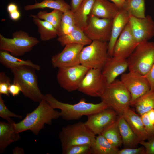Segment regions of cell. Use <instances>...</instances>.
<instances>
[{
  "mask_svg": "<svg viewBox=\"0 0 154 154\" xmlns=\"http://www.w3.org/2000/svg\"><path fill=\"white\" fill-rule=\"evenodd\" d=\"M60 117V112L55 110L45 99L32 112L27 114L20 122L15 124V129L20 133L30 130L37 135L44 127V125H51L52 120Z\"/></svg>",
  "mask_w": 154,
  "mask_h": 154,
  "instance_id": "6da1fadb",
  "label": "cell"
},
{
  "mask_svg": "<svg viewBox=\"0 0 154 154\" xmlns=\"http://www.w3.org/2000/svg\"><path fill=\"white\" fill-rule=\"evenodd\" d=\"M44 95L45 99L53 108L61 110L60 117L67 121L77 120L84 116H87L108 107L102 101L95 104L87 102L85 99L82 98L77 103L70 104L59 101L50 93H46Z\"/></svg>",
  "mask_w": 154,
  "mask_h": 154,
  "instance_id": "7a4b0ae2",
  "label": "cell"
},
{
  "mask_svg": "<svg viewBox=\"0 0 154 154\" xmlns=\"http://www.w3.org/2000/svg\"><path fill=\"white\" fill-rule=\"evenodd\" d=\"M101 101L115 110L119 116L131 106L130 94L120 80L116 79L107 84L100 97Z\"/></svg>",
  "mask_w": 154,
  "mask_h": 154,
  "instance_id": "3957f363",
  "label": "cell"
},
{
  "mask_svg": "<svg viewBox=\"0 0 154 154\" xmlns=\"http://www.w3.org/2000/svg\"><path fill=\"white\" fill-rule=\"evenodd\" d=\"M34 70L27 66L11 69L13 76V81L20 85L24 96L35 102L39 103L45 99V97L39 89Z\"/></svg>",
  "mask_w": 154,
  "mask_h": 154,
  "instance_id": "277c9868",
  "label": "cell"
},
{
  "mask_svg": "<svg viewBox=\"0 0 154 154\" xmlns=\"http://www.w3.org/2000/svg\"><path fill=\"white\" fill-rule=\"evenodd\" d=\"M59 137L62 150L77 145L88 144L92 146L96 137L85 123L81 121L62 127Z\"/></svg>",
  "mask_w": 154,
  "mask_h": 154,
  "instance_id": "5b68a950",
  "label": "cell"
},
{
  "mask_svg": "<svg viewBox=\"0 0 154 154\" xmlns=\"http://www.w3.org/2000/svg\"><path fill=\"white\" fill-rule=\"evenodd\" d=\"M127 60L129 71L145 76L154 63V42L147 41L139 43Z\"/></svg>",
  "mask_w": 154,
  "mask_h": 154,
  "instance_id": "8992f818",
  "label": "cell"
},
{
  "mask_svg": "<svg viewBox=\"0 0 154 154\" xmlns=\"http://www.w3.org/2000/svg\"><path fill=\"white\" fill-rule=\"evenodd\" d=\"M39 42L37 39L21 30L12 34L11 38L0 34V50L10 52L12 55L21 56L31 50Z\"/></svg>",
  "mask_w": 154,
  "mask_h": 154,
  "instance_id": "52a82bcc",
  "label": "cell"
},
{
  "mask_svg": "<svg viewBox=\"0 0 154 154\" xmlns=\"http://www.w3.org/2000/svg\"><path fill=\"white\" fill-rule=\"evenodd\" d=\"M108 42L92 41L83 47L80 55V64L89 68L102 69L108 58Z\"/></svg>",
  "mask_w": 154,
  "mask_h": 154,
  "instance_id": "ba28073f",
  "label": "cell"
},
{
  "mask_svg": "<svg viewBox=\"0 0 154 154\" xmlns=\"http://www.w3.org/2000/svg\"><path fill=\"white\" fill-rule=\"evenodd\" d=\"M107 84L101 69L89 68L81 81L78 90L89 96L100 97Z\"/></svg>",
  "mask_w": 154,
  "mask_h": 154,
  "instance_id": "9c48e42d",
  "label": "cell"
},
{
  "mask_svg": "<svg viewBox=\"0 0 154 154\" xmlns=\"http://www.w3.org/2000/svg\"><path fill=\"white\" fill-rule=\"evenodd\" d=\"M89 68L81 64L59 68L56 76L60 87L69 92L78 90L79 84Z\"/></svg>",
  "mask_w": 154,
  "mask_h": 154,
  "instance_id": "30bf717a",
  "label": "cell"
},
{
  "mask_svg": "<svg viewBox=\"0 0 154 154\" xmlns=\"http://www.w3.org/2000/svg\"><path fill=\"white\" fill-rule=\"evenodd\" d=\"M113 19L100 18L90 14L83 31L92 41L108 42L111 37Z\"/></svg>",
  "mask_w": 154,
  "mask_h": 154,
  "instance_id": "8fae6325",
  "label": "cell"
},
{
  "mask_svg": "<svg viewBox=\"0 0 154 154\" xmlns=\"http://www.w3.org/2000/svg\"><path fill=\"white\" fill-rule=\"evenodd\" d=\"M120 80L130 92L131 106L139 97L150 90L149 83L145 76L137 72L129 71L121 74Z\"/></svg>",
  "mask_w": 154,
  "mask_h": 154,
  "instance_id": "7c38bea8",
  "label": "cell"
},
{
  "mask_svg": "<svg viewBox=\"0 0 154 154\" xmlns=\"http://www.w3.org/2000/svg\"><path fill=\"white\" fill-rule=\"evenodd\" d=\"M87 117V119L84 123L96 135L101 134L106 127L116 121L119 116L115 110L108 107Z\"/></svg>",
  "mask_w": 154,
  "mask_h": 154,
  "instance_id": "4fadbf2b",
  "label": "cell"
},
{
  "mask_svg": "<svg viewBox=\"0 0 154 154\" xmlns=\"http://www.w3.org/2000/svg\"><path fill=\"white\" fill-rule=\"evenodd\" d=\"M129 24L133 36L138 43L148 41L154 36V21L149 15L143 18L130 15Z\"/></svg>",
  "mask_w": 154,
  "mask_h": 154,
  "instance_id": "5bb4252c",
  "label": "cell"
},
{
  "mask_svg": "<svg viewBox=\"0 0 154 154\" xmlns=\"http://www.w3.org/2000/svg\"><path fill=\"white\" fill-rule=\"evenodd\" d=\"M84 47V45L78 44L66 45L62 52L52 57L53 67L59 68L80 64V55Z\"/></svg>",
  "mask_w": 154,
  "mask_h": 154,
  "instance_id": "9a60e30c",
  "label": "cell"
},
{
  "mask_svg": "<svg viewBox=\"0 0 154 154\" xmlns=\"http://www.w3.org/2000/svg\"><path fill=\"white\" fill-rule=\"evenodd\" d=\"M138 44L133 36L128 23L115 45L112 56L127 59Z\"/></svg>",
  "mask_w": 154,
  "mask_h": 154,
  "instance_id": "2e32d148",
  "label": "cell"
},
{
  "mask_svg": "<svg viewBox=\"0 0 154 154\" xmlns=\"http://www.w3.org/2000/svg\"><path fill=\"white\" fill-rule=\"evenodd\" d=\"M128 68L127 59L110 56L102 69V74L107 84L114 80Z\"/></svg>",
  "mask_w": 154,
  "mask_h": 154,
  "instance_id": "e0dca14e",
  "label": "cell"
},
{
  "mask_svg": "<svg viewBox=\"0 0 154 154\" xmlns=\"http://www.w3.org/2000/svg\"><path fill=\"white\" fill-rule=\"evenodd\" d=\"M130 15L123 9H120L113 19L111 36L108 42V53L112 56L115 45L119 36L129 23Z\"/></svg>",
  "mask_w": 154,
  "mask_h": 154,
  "instance_id": "ac0fdd59",
  "label": "cell"
},
{
  "mask_svg": "<svg viewBox=\"0 0 154 154\" xmlns=\"http://www.w3.org/2000/svg\"><path fill=\"white\" fill-rule=\"evenodd\" d=\"M15 123L0 121V154L4 153L9 145L20 138L19 133L15 129Z\"/></svg>",
  "mask_w": 154,
  "mask_h": 154,
  "instance_id": "d6986e66",
  "label": "cell"
},
{
  "mask_svg": "<svg viewBox=\"0 0 154 154\" xmlns=\"http://www.w3.org/2000/svg\"><path fill=\"white\" fill-rule=\"evenodd\" d=\"M122 116L140 141L147 139L148 135L145 130L140 115L137 114L130 107L124 111Z\"/></svg>",
  "mask_w": 154,
  "mask_h": 154,
  "instance_id": "ffe728a7",
  "label": "cell"
},
{
  "mask_svg": "<svg viewBox=\"0 0 154 154\" xmlns=\"http://www.w3.org/2000/svg\"><path fill=\"white\" fill-rule=\"evenodd\" d=\"M120 9L108 0H95L90 14L100 18L113 19Z\"/></svg>",
  "mask_w": 154,
  "mask_h": 154,
  "instance_id": "44dd1931",
  "label": "cell"
},
{
  "mask_svg": "<svg viewBox=\"0 0 154 154\" xmlns=\"http://www.w3.org/2000/svg\"><path fill=\"white\" fill-rule=\"evenodd\" d=\"M118 126L123 148H136L140 141L122 116H119Z\"/></svg>",
  "mask_w": 154,
  "mask_h": 154,
  "instance_id": "7402d4cb",
  "label": "cell"
},
{
  "mask_svg": "<svg viewBox=\"0 0 154 154\" xmlns=\"http://www.w3.org/2000/svg\"><path fill=\"white\" fill-rule=\"evenodd\" d=\"M57 40L62 46L71 44H78L84 46L90 44L92 42L83 31L76 26L69 33L59 36Z\"/></svg>",
  "mask_w": 154,
  "mask_h": 154,
  "instance_id": "603a6c76",
  "label": "cell"
},
{
  "mask_svg": "<svg viewBox=\"0 0 154 154\" xmlns=\"http://www.w3.org/2000/svg\"><path fill=\"white\" fill-rule=\"evenodd\" d=\"M0 62L5 67L11 69L24 66H30L37 71L40 69L39 65L34 64L31 61L18 58L5 50H0Z\"/></svg>",
  "mask_w": 154,
  "mask_h": 154,
  "instance_id": "cb8c5ba5",
  "label": "cell"
},
{
  "mask_svg": "<svg viewBox=\"0 0 154 154\" xmlns=\"http://www.w3.org/2000/svg\"><path fill=\"white\" fill-rule=\"evenodd\" d=\"M95 0H84L77 9L73 12L76 26L83 30L87 24L89 17Z\"/></svg>",
  "mask_w": 154,
  "mask_h": 154,
  "instance_id": "d4e9b609",
  "label": "cell"
},
{
  "mask_svg": "<svg viewBox=\"0 0 154 154\" xmlns=\"http://www.w3.org/2000/svg\"><path fill=\"white\" fill-rule=\"evenodd\" d=\"M30 16L38 28V31L42 41H48L58 36L57 31L50 23L35 17L33 15H31Z\"/></svg>",
  "mask_w": 154,
  "mask_h": 154,
  "instance_id": "484cf974",
  "label": "cell"
},
{
  "mask_svg": "<svg viewBox=\"0 0 154 154\" xmlns=\"http://www.w3.org/2000/svg\"><path fill=\"white\" fill-rule=\"evenodd\" d=\"M45 8L58 10L63 13L71 10L70 5L64 0H43L40 3L26 5L24 8L26 11H29Z\"/></svg>",
  "mask_w": 154,
  "mask_h": 154,
  "instance_id": "4316f807",
  "label": "cell"
},
{
  "mask_svg": "<svg viewBox=\"0 0 154 154\" xmlns=\"http://www.w3.org/2000/svg\"><path fill=\"white\" fill-rule=\"evenodd\" d=\"M118 148L101 134L96 136L95 142L91 146V154H118Z\"/></svg>",
  "mask_w": 154,
  "mask_h": 154,
  "instance_id": "83f0119b",
  "label": "cell"
},
{
  "mask_svg": "<svg viewBox=\"0 0 154 154\" xmlns=\"http://www.w3.org/2000/svg\"><path fill=\"white\" fill-rule=\"evenodd\" d=\"M131 106L135 108L139 115L147 113L154 108V89L137 99Z\"/></svg>",
  "mask_w": 154,
  "mask_h": 154,
  "instance_id": "f1b7e54d",
  "label": "cell"
},
{
  "mask_svg": "<svg viewBox=\"0 0 154 154\" xmlns=\"http://www.w3.org/2000/svg\"><path fill=\"white\" fill-rule=\"evenodd\" d=\"M118 119L106 127L101 134L111 144L119 148L122 146V142L118 127Z\"/></svg>",
  "mask_w": 154,
  "mask_h": 154,
  "instance_id": "f546056e",
  "label": "cell"
},
{
  "mask_svg": "<svg viewBox=\"0 0 154 154\" xmlns=\"http://www.w3.org/2000/svg\"><path fill=\"white\" fill-rule=\"evenodd\" d=\"M129 15L138 18L145 16V0H128L123 9Z\"/></svg>",
  "mask_w": 154,
  "mask_h": 154,
  "instance_id": "4dcf8cb0",
  "label": "cell"
},
{
  "mask_svg": "<svg viewBox=\"0 0 154 154\" xmlns=\"http://www.w3.org/2000/svg\"><path fill=\"white\" fill-rule=\"evenodd\" d=\"M63 13L60 10L54 9L49 13L46 11H40L37 15H33L39 19H43L50 23L57 31L58 34Z\"/></svg>",
  "mask_w": 154,
  "mask_h": 154,
  "instance_id": "1f68e13d",
  "label": "cell"
},
{
  "mask_svg": "<svg viewBox=\"0 0 154 154\" xmlns=\"http://www.w3.org/2000/svg\"><path fill=\"white\" fill-rule=\"evenodd\" d=\"M76 26L73 12L70 10L63 13L58 36L70 32Z\"/></svg>",
  "mask_w": 154,
  "mask_h": 154,
  "instance_id": "d6a6232c",
  "label": "cell"
},
{
  "mask_svg": "<svg viewBox=\"0 0 154 154\" xmlns=\"http://www.w3.org/2000/svg\"><path fill=\"white\" fill-rule=\"evenodd\" d=\"M92 146L88 144L72 145L62 150L63 154H91Z\"/></svg>",
  "mask_w": 154,
  "mask_h": 154,
  "instance_id": "836d02e7",
  "label": "cell"
},
{
  "mask_svg": "<svg viewBox=\"0 0 154 154\" xmlns=\"http://www.w3.org/2000/svg\"><path fill=\"white\" fill-rule=\"evenodd\" d=\"M0 117L7 120V122L10 123L15 122L11 119V117H16L20 119L23 118L21 116L15 114L8 109L5 104L1 94H0Z\"/></svg>",
  "mask_w": 154,
  "mask_h": 154,
  "instance_id": "e575fe53",
  "label": "cell"
},
{
  "mask_svg": "<svg viewBox=\"0 0 154 154\" xmlns=\"http://www.w3.org/2000/svg\"><path fill=\"white\" fill-rule=\"evenodd\" d=\"M11 82L10 78L4 72L0 73V94H4L9 97V88Z\"/></svg>",
  "mask_w": 154,
  "mask_h": 154,
  "instance_id": "d590c367",
  "label": "cell"
},
{
  "mask_svg": "<svg viewBox=\"0 0 154 154\" xmlns=\"http://www.w3.org/2000/svg\"><path fill=\"white\" fill-rule=\"evenodd\" d=\"M140 116L149 137L154 134V125L152 124L150 122L147 113H144Z\"/></svg>",
  "mask_w": 154,
  "mask_h": 154,
  "instance_id": "8d00e7d4",
  "label": "cell"
},
{
  "mask_svg": "<svg viewBox=\"0 0 154 154\" xmlns=\"http://www.w3.org/2000/svg\"><path fill=\"white\" fill-rule=\"evenodd\" d=\"M147 140V142L140 141L139 144L145 147V154H154V134L149 136Z\"/></svg>",
  "mask_w": 154,
  "mask_h": 154,
  "instance_id": "74e56055",
  "label": "cell"
},
{
  "mask_svg": "<svg viewBox=\"0 0 154 154\" xmlns=\"http://www.w3.org/2000/svg\"><path fill=\"white\" fill-rule=\"evenodd\" d=\"M118 154H145V150L143 146L136 148H123L119 150Z\"/></svg>",
  "mask_w": 154,
  "mask_h": 154,
  "instance_id": "f35d334b",
  "label": "cell"
},
{
  "mask_svg": "<svg viewBox=\"0 0 154 154\" xmlns=\"http://www.w3.org/2000/svg\"><path fill=\"white\" fill-rule=\"evenodd\" d=\"M9 91L13 96H15L18 95L20 92H22V89L19 84L13 81V83L9 86Z\"/></svg>",
  "mask_w": 154,
  "mask_h": 154,
  "instance_id": "ab89813d",
  "label": "cell"
},
{
  "mask_svg": "<svg viewBox=\"0 0 154 154\" xmlns=\"http://www.w3.org/2000/svg\"><path fill=\"white\" fill-rule=\"evenodd\" d=\"M148 80L150 86V90L154 89V63L151 68L145 76Z\"/></svg>",
  "mask_w": 154,
  "mask_h": 154,
  "instance_id": "60d3db41",
  "label": "cell"
},
{
  "mask_svg": "<svg viewBox=\"0 0 154 154\" xmlns=\"http://www.w3.org/2000/svg\"><path fill=\"white\" fill-rule=\"evenodd\" d=\"M84 0H71L70 3L71 10L74 12Z\"/></svg>",
  "mask_w": 154,
  "mask_h": 154,
  "instance_id": "b9f144b4",
  "label": "cell"
},
{
  "mask_svg": "<svg viewBox=\"0 0 154 154\" xmlns=\"http://www.w3.org/2000/svg\"><path fill=\"white\" fill-rule=\"evenodd\" d=\"M19 10L18 6L15 3H10L7 7V10L9 13L14 12Z\"/></svg>",
  "mask_w": 154,
  "mask_h": 154,
  "instance_id": "7bdbcfd3",
  "label": "cell"
},
{
  "mask_svg": "<svg viewBox=\"0 0 154 154\" xmlns=\"http://www.w3.org/2000/svg\"><path fill=\"white\" fill-rule=\"evenodd\" d=\"M10 18L13 20L17 21L19 20L21 16L20 12L19 10L9 14Z\"/></svg>",
  "mask_w": 154,
  "mask_h": 154,
  "instance_id": "ee69618b",
  "label": "cell"
},
{
  "mask_svg": "<svg viewBox=\"0 0 154 154\" xmlns=\"http://www.w3.org/2000/svg\"><path fill=\"white\" fill-rule=\"evenodd\" d=\"M116 4L120 9H123L126 2L128 0H108Z\"/></svg>",
  "mask_w": 154,
  "mask_h": 154,
  "instance_id": "f6af8a7d",
  "label": "cell"
},
{
  "mask_svg": "<svg viewBox=\"0 0 154 154\" xmlns=\"http://www.w3.org/2000/svg\"><path fill=\"white\" fill-rule=\"evenodd\" d=\"M147 114L150 122L152 124L154 125V108L149 111Z\"/></svg>",
  "mask_w": 154,
  "mask_h": 154,
  "instance_id": "bcb514c9",
  "label": "cell"
},
{
  "mask_svg": "<svg viewBox=\"0 0 154 154\" xmlns=\"http://www.w3.org/2000/svg\"><path fill=\"white\" fill-rule=\"evenodd\" d=\"M12 153L13 154H24L25 152L23 148L17 146L13 150Z\"/></svg>",
  "mask_w": 154,
  "mask_h": 154,
  "instance_id": "7dc6e473",
  "label": "cell"
}]
</instances>
